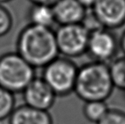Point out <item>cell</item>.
<instances>
[{
    "mask_svg": "<svg viewBox=\"0 0 125 124\" xmlns=\"http://www.w3.org/2000/svg\"><path fill=\"white\" fill-rule=\"evenodd\" d=\"M120 50L119 40L113 30L97 27L90 31L86 53L92 61L108 64Z\"/></svg>",
    "mask_w": 125,
    "mask_h": 124,
    "instance_id": "cell-6",
    "label": "cell"
},
{
    "mask_svg": "<svg viewBox=\"0 0 125 124\" xmlns=\"http://www.w3.org/2000/svg\"><path fill=\"white\" fill-rule=\"evenodd\" d=\"M108 67L114 88L125 93V55L115 58Z\"/></svg>",
    "mask_w": 125,
    "mask_h": 124,
    "instance_id": "cell-13",
    "label": "cell"
},
{
    "mask_svg": "<svg viewBox=\"0 0 125 124\" xmlns=\"http://www.w3.org/2000/svg\"><path fill=\"white\" fill-rule=\"evenodd\" d=\"M13 17L2 4H0V38L10 32L13 27Z\"/></svg>",
    "mask_w": 125,
    "mask_h": 124,
    "instance_id": "cell-15",
    "label": "cell"
},
{
    "mask_svg": "<svg viewBox=\"0 0 125 124\" xmlns=\"http://www.w3.org/2000/svg\"><path fill=\"white\" fill-rule=\"evenodd\" d=\"M36 77L35 68L17 52L0 56V86L10 93H22Z\"/></svg>",
    "mask_w": 125,
    "mask_h": 124,
    "instance_id": "cell-3",
    "label": "cell"
},
{
    "mask_svg": "<svg viewBox=\"0 0 125 124\" xmlns=\"http://www.w3.org/2000/svg\"><path fill=\"white\" fill-rule=\"evenodd\" d=\"M119 45L120 50L122 51L124 55H125V30L124 31L120 38L119 39Z\"/></svg>",
    "mask_w": 125,
    "mask_h": 124,
    "instance_id": "cell-19",
    "label": "cell"
},
{
    "mask_svg": "<svg viewBox=\"0 0 125 124\" xmlns=\"http://www.w3.org/2000/svg\"><path fill=\"white\" fill-rule=\"evenodd\" d=\"M12 1V0H0V4H4V3H6V2H9Z\"/></svg>",
    "mask_w": 125,
    "mask_h": 124,
    "instance_id": "cell-20",
    "label": "cell"
},
{
    "mask_svg": "<svg viewBox=\"0 0 125 124\" xmlns=\"http://www.w3.org/2000/svg\"><path fill=\"white\" fill-rule=\"evenodd\" d=\"M77 1L79 2L82 6H83L86 10H89V9L90 10L92 8V6H94L96 0H77Z\"/></svg>",
    "mask_w": 125,
    "mask_h": 124,
    "instance_id": "cell-18",
    "label": "cell"
},
{
    "mask_svg": "<svg viewBox=\"0 0 125 124\" xmlns=\"http://www.w3.org/2000/svg\"><path fill=\"white\" fill-rule=\"evenodd\" d=\"M114 89L108 64L91 61L78 67L74 93L84 103L106 101Z\"/></svg>",
    "mask_w": 125,
    "mask_h": 124,
    "instance_id": "cell-2",
    "label": "cell"
},
{
    "mask_svg": "<svg viewBox=\"0 0 125 124\" xmlns=\"http://www.w3.org/2000/svg\"><path fill=\"white\" fill-rule=\"evenodd\" d=\"M15 107L14 94L0 86V121L9 119Z\"/></svg>",
    "mask_w": 125,
    "mask_h": 124,
    "instance_id": "cell-14",
    "label": "cell"
},
{
    "mask_svg": "<svg viewBox=\"0 0 125 124\" xmlns=\"http://www.w3.org/2000/svg\"><path fill=\"white\" fill-rule=\"evenodd\" d=\"M8 119L9 124H53L49 112L36 109L25 104L16 107Z\"/></svg>",
    "mask_w": 125,
    "mask_h": 124,
    "instance_id": "cell-10",
    "label": "cell"
},
{
    "mask_svg": "<svg viewBox=\"0 0 125 124\" xmlns=\"http://www.w3.org/2000/svg\"><path fill=\"white\" fill-rule=\"evenodd\" d=\"M21 93L25 104L47 112L54 106L57 97L41 77H36Z\"/></svg>",
    "mask_w": 125,
    "mask_h": 124,
    "instance_id": "cell-8",
    "label": "cell"
},
{
    "mask_svg": "<svg viewBox=\"0 0 125 124\" xmlns=\"http://www.w3.org/2000/svg\"><path fill=\"white\" fill-rule=\"evenodd\" d=\"M32 4H42L52 6L59 0H29Z\"/></svg>",
    "mask_w": 125,
    "mask_h": 124,
    "instance_id": "cell-17",
    "label": "cell"
},
{
    "mask_svg": "<svg viewBox=\"0 0 125 124\" xmlns=\"http://www.w3.org/2000/svg\"><path fill=\"white\" fill-rule=\"evenodd\" d=\"M42 69L41 77L56 96L74 93L78 67L72 59L60 55Z\"/></svg>",
    "mask_w": 125,
    "mask_h": 124,
    "instance_id": "cell-4",
    "label": "cell"
},
{
    "mask_svg": "<svg viewBox=\"0 0 125 124\" xmlns=\"http://www.w3.org/2000/svg\"><path fill=\"white\" fill-rule=\"evenodd\" d=\"M109 109L105 101H89L85 102L83 113L85 119L90 123L97 124Z\"/></svg>",
    "mask_w": 125,
    "mask_h": 124,
    "instance_id": "cell-12",
    "label": "cell"
},
{
    "mask_svg": "<svg viewBox=\"0 0 125 124\" xmlns=\"http://www.w3.org/2000/svg\"><path fill=\"white\" fill-rule=\"evenodd\" d=\"M16 48V52L35 69L44 68L60 56L53 29L30 24L19 32Z\"/></svg>",
    "mask_w": 125,
    "mask_h": 124,
    "instance_id": "cell-1",
    "label": "cell"
},
{
    "mask_svg": "<svg viewBox=\"0 0 125 124\" xmlns=\"http://www.w3.org/2000/svg\"><path fill=\"white\" fill-rule=\"evenodd\" d=\"M29 24L52 29L55 23L52 6L42 4H32L27 14Z\"/></svg>",
    "mask_w": 125,
    "mask_h": 124,
    "instance_id": "cell-11",
    "label": "cell"
},
{
    "mask_svg": "<svg viewBox=\"0 0 125 124\" xmlns=\"http://www.w3.org/2000/svg\"><path fill=\"white\" fill-rule=\"evenodd\" d=\"M90 13L101 27L117 29L125 25V0H96Z\"/></svg>",
    "mask_w": 125,
    "mask_h": 124,
    "instance_id": "cell-7",
    "label": "cell"
},
{
    "mask_svg": "<svg viewBox=\"0 0 125 124\" xmlns=\"http://www.w3.org/2000/svg\"><path fill=\"white\" fill-rule=\"evenodd\" d=\"M97 124H125V112L118 108H111Z\"/></svg>",
    "mask_w": 125,
    "mask_h": 124,
    "instance_id": "cell-16",
    "label": "cell"
},
{
    "mask_svg": "<svg viewBox=\"0 0 125 124\" xmlns=\"http://www.w3.org/2000/svg\"><path fill=\"white\" fill-rule=\"evenodd\" d=\"M89 34L83 24L59 25L55 35L60 55L72 59L85 54Z\"/></svg>",
    "mask_w": 125,
    "mask_h": 124,
    "instance_id": "cell-5",
    "label": "cell"
},
{
    "mask_svg": "<svg viewBox=\"0 0 125 124\" xmlns=\"http://www.w3.org/2000/svg\"><path fill=\"white\" fill-rule=\"evenodd\" d=\"M52 10L59 25L83 24L88 10L77 0H59L52 6Z\"/></svg>",
    "mask_w": 125,
    "mask_h": 124,
    "instance_id": "cell-9",
    "label": "cell"
}]
</instances>
